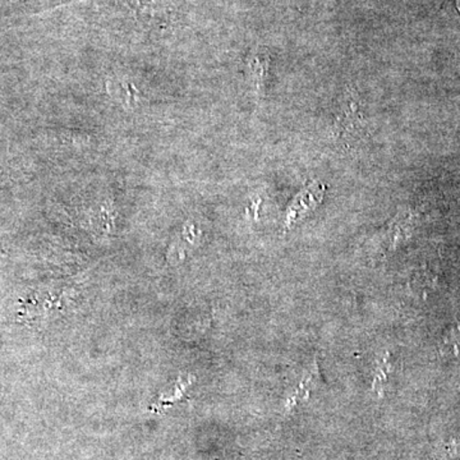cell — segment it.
<instances>
[{"label": "cell", "mask_w": 460, "mask_h": 460, "mask_svg": "<svg viewBox=\"0 0 460 460\" xmlns=\"http://www.w3.org/2000/svg\"><path fill=\"white\" fill-rule=\"evenodd\" d=\"M337 132H339V137L348 138V140L361 137L362 120L359 119L358 111L353 102H350L349 107L337 123Z\"/></svg>", "instance_id": "6da1fadb"}, {"label": "cell", "mask_w": 460, "mask_h": 460, "mask_svg": "<svg viewBox=\"0 0 460 460\" xmlns=\"http://www.w3.org/2000/svg\"><path fill=\"white\" fill-rule=\"evenodd\" d=\"M387 358H389V356L384 357L383 361L378 363L377 366L376 375H375L374 380V389L376 390V392L383 390V385L385 384L386 378L389 377L392 366H390L389 359Z\"/></svg>", "instance_id": "3957f363"}, {"label": "cell", "mask_w": 460, "mask_h": 460, "mask_svg": "<svg viewBox=\"0 0 460 460\" xmlns=\"http://www.w3.org/2000/svg\"><path fill=\"white\" fill-rule=\"evenodd\" d=\"M441 348L449 356L460 357V319L445 332Z\"/></svg>", "instance_id": "7a4b0ae2"}]
</instances>
